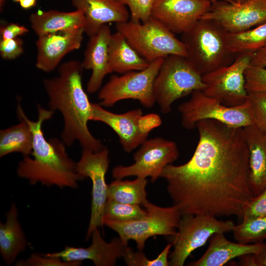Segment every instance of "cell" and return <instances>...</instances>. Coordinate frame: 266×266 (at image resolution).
<instances>
[{"label":"cell","instance_id":"obj_18","mask_svg":"<svg viewBox=\"0 0 266 266\" xmlns=\"http://www.w3.org/2000/svg\"><path fill=\"white\" fill-rule=\"evenodd\" d=\"M83 33L84 29L81 28L38 36L36 67L47 72L54 70L66 54L80 48Z\"/></svg>","mask_w":266,"mask_h":266},{"label":"cell","instance_id":"obj_14","mask_svg":"<svg viewBox=\"0 0 266 266\" xmlns=\"http://www.w3.org/2000/svg\"><path fill=\"white\" fill-rule=\"evenodd\" d=\"M91 120L103 123L118 136L123 149L130 153L140 146L153 130L147 114L143 115L141 109H135L117 114L105 109L100 104L92 103Z\"/></svg>","mask_w":266,"mask_h":266},{"label":"cell","instance_id":"obj_41","mask_svg":"<svg viewBox=\"0 0 266 266\" xmlns=\"http://www.w3.org/2000/svg\"><path fill=\"white\" fill-rule=\"evenodd\" d=\"M254 254H247L240 256L239 264L244 266H256Z\"/></svg>","mask_w":266,"mask_h":266},{"label":"cell","instance_id":"obj_9","mask_svg":"<svg viewBox=\"0 0 266 266\" xmlns=\"http://www.w3.org/2000/svg\"><path fill=\"white\" fill-rule=\"evenodd\" d=\"M164 59L154 61L143 70L127 72L120 76L112 75L100 89L98 95L100 104L111 107L120 100L133 99L145 107L153 106L155 103L153 83Z\"/></svg>","mask_w":266,"mask_h":266},{"label":"cell","instance_id":"obj_24","mask_svg":"<svg viewBox=\"0 0 266 266\" xmlns=\"http://www.w3.org/2000/svg\"><path fill=\"white\" fill-rule=\"evenodd\" d=\"M29 20L32 29L38 36L59 31L84 29L85 26L83 13L77 9L71 12L39 10L32 13Z\"/></svg>","mask_w":266,"mask_h":266},{"label":"cell","instance_id":"obj_36","mask_svg":"<svg viewBox=\"0 0 266 266\" xmlns=\"http://www.w3.org/2000/svg\"><path fill=\"white\" fill-rule=\"evenodd\" d=\"M266 216V189L244 207L243 219Z\"/></svg>","mask_w":266,"mask_h":266},{"label":"cell","instance_id":"obj_21","mask_svg":"<svg viewBox=\"0 0 266 266\" xmlns=\"http://www.w3.org/2000/svg\"><path fill=\"white\" fill-rule=\"evenodd\" d=\"M224 234H213L210 238L209 245L202 257L188 265L222 266L235 258L257 253L265 244L263 242L253 244L234 243L228 240Z\"/></svg>","mask_w":266,"mask_h":266},{"label":"cell","instance_id":"obj_28","mask_svg":"<svg viewBox=\"0 0 266 266\" xmlns=\"http://www.w3.org/2000/svg\"><path fill=\"white\" fill-rule=\"evenodd\" d=\"M228 47L235 55L240 54H253L266 47V22L249 30L229 33Z\"/></svg>","mask_w":266,"mask_h":266},{"label":"cell","instance_id":"obj_6","mask_svg":"<svg viewBox=\"0 0 266 266\" xmlns=\"http://www.w3.org/2000/svg\"><path fill=\"white\" fill-rule=\"evenodd\" d=\"M116 29L150 63L171 55L186 57L181 40L152 17L144 22L129 20L116 23Z\"/></svg>","mask_w":266,"mask_h":266},{"label":"cell","instance_id":"obj_7","mask_svg":"<svg viewBox=\"0 0 266 266\" xmlns=\"http://www.w3.org/2000/svg\"><path fill=\"white\" fill-rule=\"evenodd\" d=\"M144 207L147 213L142 218L127 222L103 219V225L116 232L124 245L134 240L140 251L149 237L176 234L182 214L176 206L163 207L149 201Z\"/></svg>","mask_w":266,"mask_h":266},{"label":"cell","instance_id":"obj_8","mask_svg":"<svg viewBox=\"0 0 266 266\" xmlns=\"http://www.w3.org/2000/svg\"><path fill=\"white\" fill-rule=\"evenodd\" d=\"M178 110L182 125L187 130L195 129L196 124L203 120H214L235 128L255 126L248 98L242 104L229 106L202 91H195L188 101L179 105Z\"/></svg>","mask_w":266,"mask_h":266},{"label":"cell","instance_id":"obj_4","mask_svg":"<svg viewBox=\"0 0 266 266\" xmlns=\"http://www.w3.org/2000/svg\"><path fill=\"white\" fill-rule=\"evenodd\" d=\"M228 32L216 21L201 18L183 33L186 58L201 75L231 64L236 55L228 47Z\"/></svg>","mask_w":266,"mask_h":266},{"label":"cell","instance_id":"obj_20","mask_svg":"<svg viewBox=\"0 0 266 266\" xmlns=\"http://www.w3.org/2000/svg\"><path fill=\"white\" fill-rule=\"evenodd\" d=\"M72 5L81 11L85 19L84 33L91 36L109 23L129 20L127 7L118 0H70Z\"/></svg>","mask_w":266,"mask_h":266},{"label":"cell","instance_id":"obj_5","mask_svg":"<svg viewBox=\"0 0 266 266\" xmlns=\"http://www.w3.org/2000/svg\"><path fill=\"white\" fill-rule=\"evenodd\" d=\"M205 87L202 75L186 57L171 55L164 59L153 92L155 103L163 114H167L176 100Z\"/></svg>","mask_w":266,"mask_h":266},{"label":"cell","instance_id":"obj_1","mask_svg":"<svg viewBox=\"0 0 266 266\" xmlns=\"http://www.w3.org/2000/svg\"><path fill=\"white\" fill-rule=\"evenodd\" d=\"M199 139L186 163L166 166L161 175L173 205L185 214L236 216L254 197L243 128L214 120L196 124Z\"/></svg>","mask_w":266,"mask_h":266},{"label":"cell","instance_id":"obj_31","mask_svg":"<svg viewBox=\"0 0 266 266\" xmlns=\"http://www.w3.org/2000/svg\"><path fill=\"white\" fill-rule=\"evenodd\" d=\"M173 243H168L157 258L150 260L142 251L135 252L127 245L123 258L129 266H168V256Z\"/></svg>","mask_w":266,"mask_h":266},{"label":"cell","instance_id":"obj_42","mask_svg":"<svg viewBox=\"0 0 266 266\" xmlns=\"http://www.w3.org/2000/svg\"><path fill=\"white\" fill-rule=\"evenodd\" d=\"M36 1V0H21L19 3L22 8L27 10L34 7Z\"/></svg>","mask_w":266,"mask_h":266},{"label":"cell","instance_id":"obj_43","mask_svg":"<svg viewBox=\"0 0 266 266\" xmlns=\"http://www.w3.org/2000/svg\"><path fill=\"white\" fill-rule=\"evenodd\" d=\"M233 4H239L248 1V0H231Z\"/></svg>","mask_w":266,"mask_h":266},{"label":"cell","instance_id":"obj_29","mask_svg":"<svg viewBox=\"0 0 266 266\" xmlns=\"http://www.w3.org/2000/svg\"><path fill=\"white\" fill-rule=\"evenodd\" d=\"M232 231L234 239L242 244L262 242L266 239V216L243 218Z\"/></svg>","mask_w":266,"mask_h":266},{"label":"cell","instance_id":"obj_30","mask_svg":"<svg viewBox=\"0 0 266 266\" xmlns=\"http://www.w3.org/2000/svg\"><path fill=\"white\" fill-rule=\"evenodd\" d=\"M147 213L146 210L143 209L139 205L124 203L107 199L104 209L103 219L127 222L142 218Z\"/></svg>","mask_w":266,"mask_h":266},{"label":"cell","instance_id":"obj_34","mask_svg":"<svg viewBox=\"0 0 266 266\" xmlns=\"http://www.w3.org/2000/svg\"><path fill=\"white\" fill-rule=\"evenodd\" d=\"M82 262H66L61 258L48 256L45 254L33 253L25 259L17 260L15 266H79Z\"/></svg>","mask_w":266,"mask_h":266},{"label":"cell","instance_id":"obj_38","mask_svg":"<svg viewBox=\"0 0 266 266\" xmlns=\"http://www.w3.org/2000/svg\"><path fill=\"white\" fill-rule=\"evenodd\" d=\"M29 32V29L24 26L15 23L2 24L0 33L2 39H11L18 37Z\"/></svg>","mask_w":266,"mask_h":266},{"label":"cell","instance_id":"obj_13","mask_svg":"<svg viewBox=\"0 0 266 266\" xmlns=\"http://www.w3.org/2000/svg\"><path fill=\"white\" fill-rule=\"evenodd\" d=\"M109 164V151L105 147L98 152L82 149L80 158L76 163L77 172L84 179L89 178L92 183L91 216L86 240L90 239L94 230L103 226L108 186L105 175Z\"/></svg>","mask_w":266,"mask_h":266},{"label":"cell","instance_id":"obj_22","mask_svg":"<svg viewBox=\"0 0 266 266\" xmlns=\"http://www.w3.org/2000/svg\"><path fill=\"white\" fill-rule=\"evenodd\" d=\"M249 151V183L254 197L266 189V134L255 126L243 128Z\"/></svg>","mask_w":266,"mask_h":266},{"label":"cell","instance_id":"obj_26","mask_svg":"<svg viewBox=\"0 0 266 266\" xmlns=\"http://www.w3.org/2000/svg\"><path fill=\"white\" fill-rule=\"evenodd\" d=\"M0 131V157L13 153L23 156L32 155L33 134L28 124L24 120Z\"/></svg>","mask_w":266,"mask_h":266},{"label":"cell","instance_id":"obj_19","mask_svg":"<svg viewBox=\"0 0 266 266\" xmlns=\"http://www.w3.org/2000/svg\"><path fill=\"white\" fill-rule=\"evenodd\" d=\"M111 34L109 26L105 25L97 33L90 36L81 62L84 69L92 71L87 85V91L90 93L100 90L104 77L112 72L108 53Z\"/></svg>","mask_w":266,"mask_h":266},{"label":"cell","instance_id":"obj_45","mask_svg":"<svg viewBox=\"0 0 266 266\" xmlns=\"http://www.w3.org/2000/svg\"><path fill=\"white\" fill-rule=\"evenodd\" d=\"M12 0L15 1V2H19L21 0Z\"/></svg>","mask_w":266,"mask_h":266},{"label":"cell","instance_id":"obj_15","mask_svg":"<svg viewBox=\"0 0 266 266\" xmlns=\"http://www.w3.org/2000/svg\"><path fill=\"white\" fill-rule=\"evenodd\" d=\"M201 18L216 21L229 33L243 32L266 22V0H248L239 4L218 0L212 3Z\"/></svg>","mask_w":266,"mask_h":266},{"label":"cell","instance_id":"obj_25","mask_svg":"<svg viewBox=\"0 0 266 266\" xmlns=\"http://www.w3.org/2000/svg\"><path fill=\"white\" fill-rule=\"evenodd\" d=\"M109 60L112 72L123 74L143 70L150 63L143 58L119 32L112 33L108 47Z\"/></svg>","mask_w":266,"mask_h":266},{"label":"cell","instance_id":"obj_17","mask_svg":"<svg viewBox=\"0 0 266 266\" xmlns=\"http://www.w3.org/2000/svg\"><path fill=\"white\" fill-rule=\"evenodd\" d=\"M91 237L92 242L88 247L66 246L61 251L45 255L61 258L66 262L90 260L96 266H113L117 259L123 257L127 245L122 243L119 237L107 242L102 238L99 228H97L93 231Z\"/></svg>","mask_w":266,"mask_h":266},{"label":"cell","instance_id":"obj_16","mask_svg":"<svg viewBox=\"0 0 266 266\" xmlns=\"http://www.w3.org/2000/svg\"><path fill=\"white\" fill-rule=\"evenodd\" d=\"M212 4L209 0H158L151 17L174 34H182L200 19Z\"/></svg>","mask_w":266,"mask_h":266},{"label":"cell","instance_id":"obj_40","mask_svg":"<svg viewBox=\"0 0 266 266\" xmlns=\"http://www.w3.org/2000/svg\"><path fill=\"white\" fill-rule=\"evenodd\" d=\"M254 255L256 266H266V243Z\"/></svg>","mask_w":266,"mask_h":266},{"label":"cell","instance_id":"obj_11","mask_svg":"<svg viewBox=\"0 0 266 266\" xmlns=\"http://www.w3.org/2000/svg\"><path fill=\"white\" fill-rule=\"evenodd\" d=\"M178 155L177 144L173 141L160 137L146 139L133 155L134 163L115 166L112 175L115 179L131 176L150 177L154 182L161 177L164 168L176 160Z\"/></svg>","mask_w":266,"mask_h":266},{"label":"cell","instance_id":"obj_23","mask_svg":"<svg viewBox=\"0 0 266 266\" xmlns=\"http://www.w3.org/2000/svg\"><path fill=\"white\" fill-rule=\"evenodd\" d=\"M18 215L17 207L12 203L5 214V221L0 223V253L7 266L15 264L18 256L28 245Z\"/></svg>","mask_w":266,"mask_h":266},{"label":"cell","instance_id":"obj_3","mask_svg":"<svg viewBox=\"0 0 266 266\" xmlns=\"http://www.w3.org/2000/svg\"><path fill=\"white\" fill-rule=\"evenodd\" d=\"M18 101V117L28 124L33 134V158L24 156L19 162L18 176L26 179L31 185L39 183L48 187L77 188L79 182L84 179L76 170V163L68 156L66 145L56 137L47 140L42 131L43 122L50 119L54 111L37 104V119L33 121L27 116Z\"/></svg>","mask_w":266,"mask_h":266},{"label":"cell","instance_id":"obj_27","mask_svg":"<svg viewBox=\"0 0 266 266\" xmlns=\"http://www.w3.org/2000/svg\"><path fill=\"white\" fill-rule=\"evenodd\" d=\"M115 179L108 186L107 199L119 202L143 205L149 202L145 188L147 180L137 177L133 180Z\"/></svg>","mask_w":266,"mask_h":266},{"label":"cell","instance_id":"obj_33","mask_svg":"<svg viewBox=\"0 0 266 266\" xmlns=\"http://www.w3.org/2000/svg\"><path fill=\"white\" fill-rule=\"evenodd\" d=\"M129 7L130 20L144 22L151 17L152 9L158 0H118Z\"/></svg>","mask_w":266,"mask_h":266},{"label":"cell","instance_id":"obj_32","mask_svg":"<svg viewBox=\"0 0 266 266\" xmlns=\"http://www.w3.org/2000/svg\"><path fill=\"white\" fill-rule=\"evenodd\" d=\"M254 125L266 134V92L248 93Z\"/></svg>","mask_w":266,"mask_h":266},{"label":"cell","instance_id":"obj_37","mask_svg":"<svg viewBox=\"0 0 266 266\" xmlns=\"http://www.w3.org/2000/svg\"><path fill=\"white\" fill-rule=\"evenodd\" d=\"M23 51V41L20 38L16 37L0 40V55L3 59H15L21 55Z\"/></svg>","mask_w":266,"mask_h":266},{"label":"cell","instance_id":"obj_10","mask_svg":"<svg viewBox=\"0 0 266 266\" xmlns=\"http://www.w3.org/2000/svg\"><path fill=\"white\" fill-rule=\"evenodd\" d=\"M234 226L231 220H220L208 214L182 215L174 236L169 266H183L191 253L204 245L213 234L232 232Z\"/></svg>","mask_w":266,"mask_h":266},{"label":"cell","instance_id":"obj_12","mask_svg":"<svg viewBox=\"0 0 266 266\" xmlns=\"http://www.w3.org/2000/svg\"><path fill=\"white\" fill-rule=\"evenodd\" d=\"M252 55L238 54L231 64L202 75L206 85L202 91L229 106L244 103L248 98L245 71L251 65Z\"/></svg>","mask_w":266,"mask_h":266},{"label":"cell","instance_id":"obj_44","mask_svg":"<svg viewBox=\"0 0 266 266\" xmlns=\"http://www.w3.org/2000/svg\"><path fill=\"white\" fill-rule=\"evenodd\" d=\"M209 0L211 1L212 3L214 2L215 1H218V0H223V1H227V2H230L231 3L233 4V1L231 0Z\"/></svg>","mask_w":266,"mask_h":266},{"label":"cell","instance_id":"obj_35","mask_svg":"<svg viewBox=\"0 0 266 266\" xmlns=\"http://www.w3.org/2000/svg\"><path fill=\"white\" fill-rule=\"evenodd\" d=\"M245 79L248 93L266 92V68L250 66L245 71Z\"/></svg>","mask_w":266,"mask_h":266},{"label":"cell","instance_id":"obj_2","mask_svg":"<svg viewBox=\"0 0 266 266\" xmlns=\"http://www.w3.org/2000/svg\"><path fill=\"white\" fill-rule=\"evenodd\" d=\"M82 63L70 60L58 67V75L43 81L48 97L49 109L62 115L64 127L61 139L67 147L78 141L82 149L98 152L105 146L90 132L88 123L91 120L92 103L82 85Z\"/></svg>","mask_w":266,"mask_h":266},{"label":"cell","instance_id":"obj_39","mask_svg":"<svg viewBox=\"0 0 266 266\" xmlns=\"http://www.w3.org/2000/svg\"><path fill=\"white\" fill-rule=\"evenodd\" d=\"M250 66L266 68V47L252 55Z\"/></svg>","mask_w":266,"mask_h":266}]
</instances>
